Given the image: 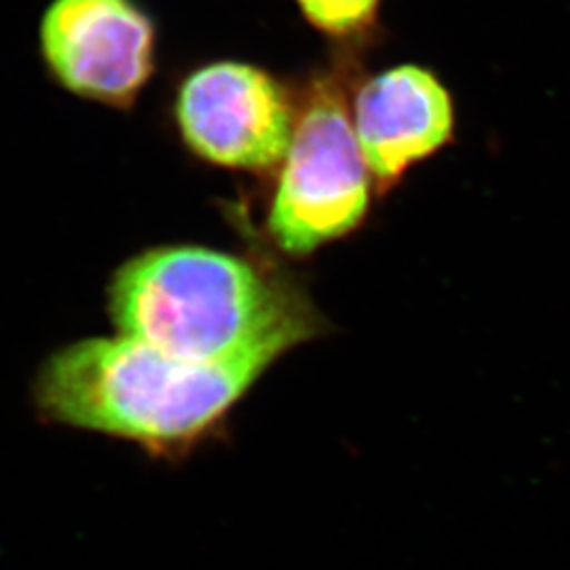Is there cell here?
I'll return each mask as SVG.
<instances>
[{"label": "cell", "mask_w": 570, "mask_h": 570, "mask_svg": "<svg viewBox=\"0 0 570 570\" xmlns=\"http://www.w3.org/2000/svg\"><path fill=\"white\" fill-rule=\"evenodd\" d=\"M277 362L263 353L197 364L131 336H96L49 355L32 395L49 423L102 433L153 459L183 463L225 440L235 407Z\"/></svg>", "instance_id": "6da1fadb"}, {"label": "cell", "mask_w": 570, "mask_h": 570, "mask_svg": "<svg viewBox=\"0 0 570 570\" xmlns=\"http://www.w3.org/2000/svg\"><path fill=\"white\" fill-rule=\"evenodd\" d=\"M108 315L122 336L197 364L263 353L282 360L327 330L282 275L202 245H164L129 258L108 285Z\"/></svg>", "instance_id": "7a4b0ae2"}, {"label": "cell", "mask_w": 570, "mask_h": 570, "mask_svg": "<svg viewBox=\"0 0 570 570\" xmlns=\"http://www.w3.org/2000/svg\"><path fill=\"white\" fill-rule=\"evenodd\" d=\"M372 188L343 82L320 75L306 87L292 144L277 169L266 214L268 237L292 258L311 256L360 228Z\"/></svg>", "instance_id": "3957f363"}, {"label": "cell", "mask_w": 570, "mask_h": 570, "mask_svg": "<svg viewBox=\"0 0 570 570\" xmlns=\"http://www.w3.org/2000/svg\"><path fill=\"white\" fill-rule=\"evenodd\" d=\"M298 106L265 68L209 61L184 77L174 119L202 161L247 174L277 171L294 136Z\"/></svg>", "instance_id": "277c9868"}, {"label": "cell", "mask_w": 570, "mask_h": 570, "mask_svg": "<svg viewBox=\"0 0 570 570\" xmlns=\"http://www.w3.org/2000/svg\"><path fill=\"white\" fill-rule=\"evenodd\" d=\"M39 37L49 75L89 102L134 106L157 66V23L140 0H53Z\"/></svg>", "instance_id": "5b68a950"}, {"label": "cell", "mask_w": 570, "mask_h": 570, "mask_svg": "<svg viewBox=\"0 0 570 570\" xmlns=\"http://www.w3.org/2000/svg\"><path fill=\"white\" fill-rule=\"evenodd\" d=\"M351 115L379 195L454 138L456 117L449 87L416 63L367 79L355 94Z\"/></svg>", "instance_id": "8992f818"}, {"label": "cell", "mask_w": 570, "mask_h": 570, "mask_svg": "<svg viewBox=\"0 0 570 570\" xmlns=\"http://www.w3.org/2000/svg\"><path fill=\"white\" fill-rule=\"evenodd\" d=\"M315 30L336 41H355L376 30L383 0H294Z\"/></svg>", "instance_id": "52a82bcc"}]
</instances>
